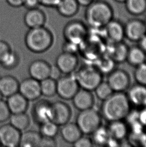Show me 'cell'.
Instances as JSON below:
<instances>
[{
    "instance_id": "5bb4252c",
    "label": "cell",
    "mask_w": 146,
    "mask_h": 147,
    "mask_svg": "<svg viewBox=\"0 0 146 147\" xmlns=\"http://www.w3.org/2000/svg\"><path fill=\"white\" fill-rule=\"evenodd\" d=\"M124 27L125 37L132 41L138 42L146 34L144 22L142 20L131 19Z\"/></svg>"
},
{
    "instance_id": "ffe728a7",
    "label": "cell",
    "mask_w": 146,
    "mask_h": 147,
    "mask_svg": "<svg viewBox=\"0 0 146 147\" xmlns=\"http://www.w3.org/2000/svg\"><path fill=\"white\" fill-rule=\"evenodd\" d=\"M6 102L11 114L26 113L29 106V101L19 92L7 98Z\"/></svg>"
},
{
    "instance_id": "f1b7e54d",
    "label": "cell",
    "mask_w": 146,
    "mask_h": 147,
    "mask_svg": "<svg viewBox=\"0 0 146 147\" xmlns=\"http://www.w3.org/2000/svg\"><path fill=\"white\" fill-rule=\"evenodd\" d=\"M127 11L134 16H141L146 12V0H127Z\"/></svg>"
},
{
    "instance_id": "f6af8a7d",
    "label": "cell",
    "mask_w": 146,
    "mask_h": 147,
    "mask_svg": "<svg viewBox=\"0 0 146 147\" xmlns=\"http://www.w3.org/2000/svg\"><path fill=\"white\" fill-rule=\"evenodd\" d=\"M9 5L14 8H19L24 5V0H6Z\"/></svg>"
},
{
    "instance_id": "d590c367",
    "label": "cell",
    "mask_w": 146,
    "mask_h": 147,
    "mask_svg": "<svg viewBox=\"0 0 146 147\" xmlns=\"http://www.w3.org/2000/svg\"><path fill=\"white\" fill-rule=\"evenodd\" d=\"M134 76L137 84L146 86V61L136 67Z\"/></svg>"
},
{
    "instance_id": "e575fe53",
    "label": "cell",
    "mask_w": 146,
    "mask_h": 147,
    "mask_svg": "<svg viewBox=\"0 0 146 147\" xmlns=\"http://www.w3.org/2000/svg\"><path fill=\"white\" fill-rule=\"evenodd\" d=\"M94 91H95L97 98L102 101L109 98L114 92L108 83L103 81L97 86Z\"/></svg>"
},
{
    "instance_id": "7c38bea8",
    "label": "cell",
    "mask_w": 146,
    "mask_h": 147,
    "mask_svg": "<svg viewBox=\"0 0 146 147\" xmlns=\"http://www.w3.org/2000/svg\"><path fill=\"white\" fill-rule=\"evenodd\" d=\"M19 92L28 101H35L42 96L40 82L30 77L23 80L19 84Z\"/></svg>"
},
{
    "instance_id": "b9f144b4",
    "label": "cell",
    "mask_w": 146,
    "mask_h": 147,
    "mask_svg": "<svg viewBox=\"0 0 146 147\" xmlns=\"http://www.w3.org/2000/svg\"><path fill=\"white\" fill-rule=\"evenodd\" d=\"M61 0H39L40 5L48 8H56Z\"/></svg>"
},
{
    "instance_id": "d6986e66",
    "label": "cell",
    "mask_w": 146,
    "mask_h": 147,
    "mask_svg": "<svg viewBox=\"0 0 146 147\" xmlns=\"http://www.w3.org/2000/svg\"><path fill=\"white\" fill-rule=\"evenodd\" d=\"M127 96L131 104L139 107L146 106V86L137 84L129 89Z\"/></svg>"
},
{
    "instance_id": "30bf717a",
    "label": "cell",
    "mask_w": 146,
    "mask_h": 147,
    "mask_svg": "<svg viewBox=\"0 0 146 147\" xmlns=\"http://www.w3.org/2000/svg\"><path fill=\"white\" fill-rule=\"evenodd\" d=\"M72 116L71 107L62 101L52 102L51 121L60 127L69 121Z\"/></svg>"
},
{
    "instance_id": "1f68e13d",
    "label": "cell",
    "mask_w": 146,
    "mask_h": 147,
    "mask_svg": "<svg viewBox=\"0 0 146 147\" xmlns=\"http://www.w3.org/2000/svg\"><path fill=\"white\" fill-rule=\"evenodd\" d=\"M92 135V140L93 144L98 145H104L105 144H108L111 139L107 127H104L102 125L97 129Z\"/></svg>"
},
{
    "instance_id": "5b68a950",
    "label": "cell",
    "mask_w": 146,
    "mask_h": 147,
    "mask_svg": "<svg viewBox=\"0 0 146 147\" xmlns=\"http://www.w3.org/2000/svg\"><path fill=\"white\" fill-rule=\"evenodd\" d=\"M76 124L84 135H92L101 125L102 115L92 108L80 111L76 118Z\"/></svg>"
},
{
    "instance_id": "8fae6325",
    "label": "cell",
    "mask_w": 146,
    "mask_h": 147,
    "mask_svg": "<svg viewBox=\"0 0 146 147\" xmlns=\"http://www.w3.org/2000/svg\"><path fill=\"white\" fill-rule=\"evenodd\" d=\"M21 131L10 123L0 127V144L6 147H19Z\"/></svg>"
},
{
    "instance_id": "7dc6e473",
    "label": "cell",
    "mask_w": 146,
    "mask_h": 147,
    "mask_svg": "<svg viewBox=\"0 0 146 147\" xmlns=\"http://www.w3.org/2000/svg\"><path fill=\"white\" fill-rule=\"evenodd\" d=\"M139 46L146 53V34L138 41Z\"/></svg>"
},
{
    "instance_id": "c3c4849f",
    "label": "cell",
    "mask_w": 146,
    "mask_h": 147,
    "mask_svg": "<svg viewBox=\"0 0 146 147\" xmlns=\"http://www.w3.org/2000/svg\"><path fill=\"white\" fill-rule=\"evenodd\" d=\"M116 2L119 3H125L126 2L127 0H115Z\"/></svg>"
},
{
    "instance_id": "cb8c5ba5",
    "label": "cell",
    "mask_w": 146,
    "mask_h": 147,
    "mask_svg": "<svg viewBox=\"0 0 146 147\" xmlns=\"http://www.w3.org/2000/svg\"><path fill=\"white\" fill-rule=\"evenodd\" d=\"M79 7L76 0H61L56 8L60 15L65 18H71L78 13Z\"/></svg>"
},
{
    "instance_id": "7a4b0ae2",
    "label": "cell",
    "mask_w": 146,
    "mask_h": 147,
    "mask_svg": "<svg viewBox=\"0 0 146 147\" xmlns=\"http://www.w3.org/2000/svg\"><path fill=\"white\" fill-rule=\"evenodd\" d=\"M85 17L87 23L92 28H104L113 19L114 11L112 7L107 2L96 0L87 7Z\"/></svg>"
},
{
    "instance_id": "8d00e7d4",
    "label": "cell",
    "mask_w": 146,
    "mask_h": 147,
    "mask_svg": "<svg viewBox=\"0 0 146 147\" xmlns=\"http://www.w3.org/2000/svg\"><path fill=\"white\" fill-rule=\"evenodd\" d=\"M11 115V113L9 109L6 101L0 100V123L8 121Z\"/></svg>"
},
{
    "instance_id": "484cf974",
    "label": "cell",
    "mask_w": 146,
    "mask_h": 147,
    "mask_svg": "<svg viewBox=\"0 0 146 147\" xmlns=\"http://www.w3.org/2000/svg\"><path fill=\"white\" fill-rule=\"evenodd\" d=\"M127 61L133 66L137 67L146 61V53L139 46L129 48Z\"/></svg>"
},
{
    "instance_id": "3957f363",
    "label": "cell",
    "mask_w": 146,
    "mask_h": 147,
    "mask_svg": "<svg viewBox=\"0 0 146 147\" xmlns=\"http://www.w3.org/2000/svg\"><path fill=\"white\" fill-rule=\"evenodd\" d=\"M53 42V35L45 26L29 29L25 37L27 48L35 53L47 51L51 47Z\"/></svg>"
},
{
    "instance_id": "8992f818",
    "label": "cell",
    "mask_w": 146,
    "mask_h": 147,
    "mask_svg": "<svg viewBox=\"0 0 146 147\" xmlns=\"http://www.w3.org/2000/svg\"><path fill=\"white\" fill-rule=\"evenodd\" d=\"M88 35V28L79 20H72L66 25L63 36L66 41L80 45L85 41Z\"/></svg>"
},
{
    "instance_id": "ee69618b",
    "label": "cell",
    "mask_w": 146,
    "mask_h": 147,
    "mask_svg": "<svg viewBox=\"0 0 146 147\" xmlns=\"http://www.w3.org/2000/svg\"><path fill=\"white\" fill-rule=\"evenodd\" d=\"M61 74H62L61 72L60 71V70L56 66H52L50 78H52L54 80H57L62 76Z\"/></svg>"
},
{
    "instance_id": "f5cc1de1",
    "label": "cell",
    "mask_w": 146,
    "mask_h": 147,
    "mask_svg": "<svg viewBox=\"0 0 146 147\" xmlns=\"http://www.w3.org/2000/svg\"><path fill=\"white\" fill-rule=\"evenodd\" d=\"M0 78H1V77H0Z\"/></svg>"
},
{
    "instance_id": "4dcf8cb0",
    "label": "cell",
    "mask_w": 146,
    "mask_h": 147,
    "mask_svg": "<svg viewBox=\"0 0 146 147\" xmlns=\"http://www.w3.org/2000/svg\"><path fill=\"white\" fill-rule=\"evenodd\" d=\"M40 127V133L44 137L55 138L59 131V125L52 121L44 123Z\"/></svg>"
},
{
    "instance_id": "6da1fadb",
    "label": "cell",
    "mask_w": 146,
    "mask_h": 147,
    "mask_svg": "<svg viewBox=\"0 0 146 147\" xmlns=\"http://www.w3.org/2000/svg\"><path fill=\"white\" fill-rule=\"evenodd\" d=\"M131 103L124 92H114L103 101L101 115L106 121H110L123 120L130 111Z\"/></svg>"
},
{
    "instance_id": "9a60e30c",
    "label": "cell",
    "mask_w": 146,
    "mask_h": 147,
    "mask_svg": "<svg viewBox=\"0 0 146 147\" xmlns=\"http://www.w3.org/2000/svg\"><path fill=\"white\" fill-rule=\"evenodd\" d=\"M52 66L48 62L42 59L32 61L28 68L30 77L41 82L50 77Z\"/></svg>"
},
{
    "instance_id": "4fadbf2b",
    "label": "cell",
    "mask_w": 146,
    "mask_h": 147,
    "mask_svg": "<svg viewBox=\"0 0 146 147\" xmlns=\"http://www.w3.org/2000/svg\"><path fill=\"white\" fill-rule=\"evenodd\" d=\"M78 64L79 60L76 54L62 52L56 59L55 65L63 74H73Z\"/></svg>"
},
{
    "instance_id": "ba28073f",
    "label": "cell",
    "mask_w": 146,
    "mask_h": 147,
    "mask_svg": "<svg viewBox=\"0 0 146 147\" xmlns=\"http://www.w3.org/2000/svg\"><path fill=\"white\" fill-rule=\"evenodd\" d=\"M108 75L107 82L114 92H124L129 88L130 77L124 70L114 69Z\"/></svg>"
},
{
    "instance_id": "603a6c76",
    "label": "cell",
    "mask_w": 146,
    "mask_h": 147,
    "mask_svg": "<svg viewBox=\"0 0 146 147\" xmlns=\"http://www.w3.org/2000/svg\"><path fill=\"white\" fill-rule=\"evenodd\" d=\"M107 127L109 135L112 139L119 141L124 139L128 134V127L123 120L109 122Z\"/></svg>"
},
{
    "instance_id": "f35d334b",
    "label": "cell",
    "mask_w": 146,
    "mask_h": 147,
    "mask_svg": "<svg viewBox=\"0 0 146 147\" xmlns=\"http://www.w3.org/2000/svg\"><path fill=\"white\" fill-rule=\"evenodd\" d=\"M11 50V46L7 42L3 40H0V61Z\"/></svg>"
},
{
    "instance_id": "f907efd6",
    "label": "cell",
    "mask_w": 146,
    "mask_h": 147,
    "mask_svg": "<svg viewBox=\"0 0 146 147\" xmlns=\"http://www.w3.org/2000/svg\"><path fill=\"white\" fill-rule=\"evenodd\" d=\"M144 22L145 25V27H146V18L145 19V20L144 21Z\"/></svg>"
},
{
    "instance_id": "2e32d148",
    "label": "cell",
    "mask_w": 146,
    "mask_h": 147,
    "mask_svg": "<svg viewBox=\"0 0 146 147\" xmlns=\"http://www.w3.org/2000/svg\"><path fill=\"white\" fill-rule=\"evenodd\" d=\"M72 100L74 107L79 111L92 108L95 103V98L92 92L81 88Z\"/></svg>"
},
{
    "instance_id": "e0dca14e",
    "label": "cell",
    "mask_w": 146,
    "mask_h": 147,
    "mask_svg": "<svg viewBox=\"0 0 146 147\" xmlns=\"http://www.w3.org/2000/svg\"><path fill=\"white\" fill-rule=\"evenodd\" d=\"M46 16L45 13L39 8L28 9L24 17V22L29 29L45 26Z\"/></svg>"
},
{
    "instance_id": "bcb514c9",
    "label": "cell",
    "mask_w": 146,
    "mask_h": 147,
    "mask_svg": "<svg viewBox=\"0 0 146 147\" xmlns=\"http://www.w3.org/2000/svg\"><path fill=\"white\" fill-rule=\"evenodd\" d=\"M77 3L79 4L80 6L87 7L90 6L91 4L96 0H76Z\"/></svg>"
},
{
    "instance_id": "83f0119b",
    "label": "cell",
    "mask_w": 146,
    "mask_h": 147,
    "mask_svg": "<svg viewBox=\"0 0 146 147\" xmlns=\"http://www.w3.org/2000/svg\"><path fill=\"white\" fill-rule=\"evenodd\" d=\"M10 123L20 131H25L30 125V118L26 113L11 114Z\"/></svg>"
},
{
    "instance_id": "f546056e",
    "label": "cell",
    "mask_w": 146,
    "mask_h": 147,
    "mask_svg": "<svg viewBox=\"0 0 146 147\" xmlns=\"http://www.w3.org/2000/svg\"><path fill=\"white\" fill-rule=\"evenodd\" d=\"M41 92L42 96L51 98L57 94V80L48 78L40 82Z\"/></svg>"
},
{
    "instance_id": "d4e9b609",
    "label": "cell",
    "mask_w": 146,
    "mask_h": 147,
    "mask_svg": "<svg viewBox=\"0 0 146 147\" xmlns=\"http://www.w3.org/2000/svg\"><path fill=\"white\" fill-rule=\"evenodd\" d=\"M42 137L40 132L31 130L25 131L21 133L19 147H39Z\"/></svg>"
},
{
    "instance_id": "ac0fdd59",
    "label": "cell",
    "mask_w": 146,
    "mask_h": 147,
    "mask_svg": "<svg viewBox=\"0 0 146 147\" xmlns=\"http://www.w3.org/2000/svg\"><path fill=\"white\" fill-rule=\"evenodd\" d=\"M106 34L112 43L122 42L125 37L124 25L114 19L104 27Z\"/></svg>"
},
{
    "instance_id": "60d3db41",
    "label": "cell",
    "mask_w": 146,
    "mask_h": 147,
    "mask_svg": "<svg viewBox=\"0 0 146 147\" xmlns=\"http://www.w3.org/2000/svg\"><path fill=\"white\" fill-rule=\"evenodd\" d=\"M56 146H57V143L54 138L42 137L39 147H54Z\"/></svg>"
},
{
    "instance_id": "74e56055",
    "label": "cell",
    "mask_w": 146,
    "mask_h": 147,
    "mask_svg": "<svg viewBox=\"0 0 146 147\" xmlns=\"http://www.w3.org/2000/svg\"><path fill=\"white\" fill-rule=\"evenodd\" d=\"M73 145L75 147H90L93 146V143L90 138L82 136L73 144Z\"/></svg>"
},
{
    "instance_id": "7402d4cb",
    "label": "cell",
    "mask_w": 146,
    "mask_h": 147,
    "mask_svg": "<svg viewBox=\"0 0 146 147\" xmlns=\"http://www.w3.org/2000/svg\"><path fill=\"white\" fill-rule=\"evenodd\" d=\"M19 84L18 80L10 75L5 76L0 78V92L3 97L8 98L19 92Z\"/></svg>"
},
{
    "instance_id": "52a82bcc",
    "label": "cell",
    "mask_w": 146,
    "mask_h": 147,
    "mask_svg": "<svg viewBox=\"0 0 146 147\" xmlns=\"http://www.w3.org/2000/svg\"><path fill=\"white\" fill-rule=\"evenodd\" d=\"M57 80V94L62 99L70 100L80 89L74 73L64 74Z\"/></svg>"
},
{
    "instance_id": "277c9868",
    "label": "cell",
    "mask_w": 146,
    "mask_h": 147,
    "mask_svg": "<svg viewBox=\"0 0 146 147\" xmlns=\"http://www.w3.org/2000/svg\"><path fill=\"white\" fill-rule=\"evenodd\" d=\"M74 74L80 88L91 92L103 81V74L94 66H81Z\"/></svg>"
},
{
    "instance_id": "816d5d0a",
    "label": "cell",
    "mask_w": 146,
    "mask_h": 147,
    "mask_svg": "<svg viewBox=\"0 0 146 147\" xmlns=\"http://www.w3.org/2000/svg\"><path fill=\"white\" fill-rule=\"evenodd\" d=\"M0 146H1V144H0Z\"/></svg>"
},
{
    "instance_id": "44dd1931",
    "label": "cell",
    "mask_w": 146,
    "mask_h": 147,
    "mask_svg": "<svg viewBox=\"0 0 146 147\" xmlns=\"http://www.w3.org/2000/svg\"><path fill=\"white\" fill-rule=\"evenodd\" d=\"M61 127L60 131L61 135L67 143L73 145L83 135L76 123L68 121Z\"/></svg>"
},
{
    "instance_id": "d6a6232c",
    "label": "cell",
    "mask_w": 146,
    "mask_h": 147,
    "mask_svg": "<svg viewBox=\"0 0 146 147\" xmlns=\"http://www.w3.org/2000/svg\"><path fill=\"white\" fill-rule=\"evenodd\" d=\"M116 62L108 55L101 57L97 62L96 67L102 74H108L114 69Z\"/></svg>"
},
{
    "instance_id": "681fc988",
    "label": "cell",
    "mask_w": 146,
    "mask_h": 147,
    "mask_svg": "<svg viewBox=\"0 0 146 147\" xmlns=\"http://www.w3.org/2000/svg\"><path fill=\"white\" fill-rule=\"evenodd\" d=\"M3 96L2 95V94H1V93L0 92V100H1V99H2V98H3Z\"/></svg>"
},
{
    "instance_id": "ab89813d",
    "label": "cell",
    "mask_w": 146,
    "mask_h": 147,
    "mask_svg": "<svg viewBox=\"0 0 146 147\" xmlns=\"http://www.w3.org/2000/svg\"><path fill=\"white\" fill-rule=\"evenodd\" d=\"M79 45L74 44L71 42L65 41L62 46L63 52L70 53L76 54L77 50H78Z\"/></svg>"
},
{
    "instance_id": "7bdbcfd3",
    "label": "cell",
    "mask_w": 146,
    "mask_h": 147,
    "mask_svg": "<svg viewBox=\"0 0 146 147\" xmlns=\"http://www.w3.org/2000/svg\"><path fill=\"white\" fill-rule=\"evenodd\" d=\"M40 5L39 0H24V6L27 9L37 8Z\"/></svg>"
},
{
    "instance_id": "9c48e42d",
    "label": "cell",
    "mask_w": 146,
    "mask_h": 147,
    "mask_svg": "<svg viewBox=\"0 0 146 147\" xmlns=\"http://www.w3.org/2000/svg\"><path fill=\"white\" fill-rule=\"evenodd\" d=\"M52 102L47 99L37 100L32 109V119L39 125L46 121H51Z\"/></svg>"
},
{
    "instance_id": "836d02e7",
    "label": "cell",
    "mask_w": 146,
    "mask_h": 147,
    "mask_svg": "<svg viewBox=\"0 0 146 147\" xmlns=\"http://www.w3.org/2000/svg\"><path fill=\"white\" fill-rule=\"evenodd\" d=\"M19 61V55L12 50L0 61V64L6 69H12L18 66Z\"/></svg>"
},
{
    "instance_id": "4316f807",
    "label": "cell",
    "mask_w": 146,
    "mask_h": 147,
    "mask_svg": "<svg viewBox=\"0 0 146 147\" xmlns=\"http://www.w3.org/2000/svg\"><path fill=\"white\" fill-rule=\"evenodd\" d=\"M114 45L109 55L116 63H120L126 61L129 47L123 42L113 43Z\"/></svg>"
}]
</instances>
